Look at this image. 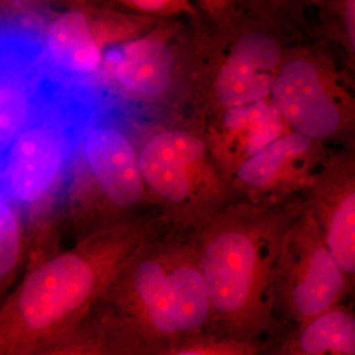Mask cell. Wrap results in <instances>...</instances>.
<instances>
[{
  "mask_svg": "<svg viewBox=\"0 0 355 355\" xmlns=\"http://www.w3.org/2000/svg\"><path fill=\"white\" fill-rule=\"evenodd\" d=\"M258 355H293L284 343L282 331L268 336L261 342Z\"/></svg>",
  "mask_w": 355,
  "mask_h": 355,
  "instance_id": "obj_19",
  "label": "cell"
},
{
  "mask_svg": "<svg viewBox=\"0 0 355 355\" xmlns=\"http://www.w3.org/2000/svg\"><path fill=\"white\" fill-rule=\"evenodd\" d=\"M64 189V228L74 241L140 220L137 210L150 203L128 137L99 125L84 133Z\"/></svg>",
  "mask_w": 355,
  "mask_h": 355,
  "instance_id": "obj_4",
  "label": "cell"
},
{
  "mask_svg": "<svg viewBox=\"0 0 355 355\" xmlns=\"http://www.w3.org/2000/svg\"><path fill=\"white\" fill-rule=\"evenodd\" d=\"M44 49L51 62L69 73L90 74L102 62V49L83 11H67L53 20L44 36Z\"/></svg>",
  "mask_w": 355,
  "mask_h": 355,
  "instance_id": "obj_11",
  "label": "cell"
},
{
  "mask_svg": "<svg viewBox=\"0 0 355 355\" xmlns=\"http://www.w3.org/2000/svg\"><path fill=\"white\" fill-rule=\"evenodd\" d=\"M137 20L139 18L123 17V15L106 16L97 20L89 18L94 38L101 49L106 44L137 39L135 35L139 32Z\"/></svg>",
  "mask_w": 355,
  "mask_h": 355,
  "instance_id": "obj_17",
  "label": "cell"
},
{
  "mask_svg": "<svg viewBox=\"0 0 355 355\" xmlns=\"http://www.w3.org/2000/svg\"><path fill=\"white\" fill-rule=\"evenodd\" d=\"M140 173L163 227L191 232L234 202L202 133L169 128L139 149Z\"/></svg>",
  "mask_w": 355,
  "mask_h": 355,
  "instance_id": "obj_5",
  "label": "cell"
},
{
  "mask_svg": "<svg viewBox=\"0 0 355 355\" xmlns=\"http://www.w3.org/2000/svg\"><path fill=\"white\" fill-rule=\"evenodd\" d=\"M27 229L17 205L7 196L0 200V295L11 291L27 259Z\"/></svg>",
  "mask_w": 355,
  "mask_h": 355,
  "instance_id": "obj_13",
  "label": "cell"
},
{
  "mask_svg": "<svg viewBox=\"0 0 355 355\" xmlns=\"http://www.w3.org/2000/svg\"><path fill=\"white\" fill-rule=\"evenodd\" d=\"M31 355H156L123 320L98 303L78 326Z\"/></svg>",
  "mask_w": 355,
  "mask_h": 355,
  "instance_id": "obj_9",
  "label": "cell"
},
{
  "mask_svg": "<svg viewBox=\"0 0 355 355\" xmlns=\"http://www.w3.org/2000/svg\"><path fill=\"white\" fill-rule=\"evenodd\" d=\"M352 297L349 280L305 207L287 229L277 257L272 287L275 326L298 328Z\"/></svg>",
  "mask_w": 355,
  "mask_h": 355,
  "instance_id": "obj_7",
  "label": "cell"
},
{
  "mask_svg": "<svg viewBox=\"0 0 355 355\" xmlns=\"http://www.w3.org/2000/svg\"><path fill=\"white\" fill-rule=\"evenodd\" d=\"M319 6L323 40L342 49V69L355 88V0L323 1Z\"/></svg>",
  "mask_w": 355,
  "mask_h": 355,
  "instance_id": "obj_14",
  "label": "cell"
},
{
  "mask_svg": "<svg viewBox=\"0 0 355 355\" xmlns=\"http://www.w3.org/2000/svg\"><path fill=\"white\" fill-rule=\"evenodd\" d=\"M112 72L123 90L140 98H159L172 87L176 58L162 37H139L123 44Z\"/></svg>",
  "mask_w": 355,
  "mask_h": 355,
  "instance_id": "obj_10",
  "label": "cell"
},
{
  "mask_svg": "<svg viewBox=\"0 0 355 355\" xmlns=\"http://www.w3.org/2000/svg\"><path fill=\"white\" fill-rule=\"evenodd\" d=\"M282 336L293 355H355V305L336 306Z\"/></svg>",
  "mask_w": 355,
  "mask_h": 355,
  "instance_id": "obj_12",
  "label": "cell"
},
{
  "mask_svg": "<svg viewBox=\"0 0 355 355\" xmlns=\"http://www.w3.org/2000/svg\"><path fill=\"white\" fill-rule=\"evenodd\" d=\"M304 211L302 196L272 205L232 202L189 233L217 333L261 343L280 331L272 319L273 275L287 229Z\"/></svg>",
  "mask_w": 355,
  "mask_h": 355,
  "instance_id": "obj_1",
  "label": "cell"
},
{
  "mask_svg": "<svg viewBox=\"0 0 355 355\" xmlns=\"http://www.w3.org/2000/svg\"><path fill=\"white\" fill-rule=\"evenodd\" d=\"M121 6L130 10L155 16H169L179 13L195 15V9L191 4L182 0H125Z\"/></svg>",
  "mask_w": 355,
  "mask_h": 355,
  "instance_id": "obj_18",
  "label": "cell"
},
{
  "mask_svg": "<svg viewBox=\"0 0 355 355\" xmlns=\"http://www.w3.org/2000/svg\"><path fill=\"white\" fill-rule=\"evenodd\" d=\"M19 83L2 80L0 92V130L2 150L11 146L28 120L29 97Z\"/></svg>",
  "mask_w": 355,
  "mask_h": 355,
  "instance_id": "obj_16",
  "label": "cell"
},
{
  "mask_svg": "<svg viewBox=\"0 0 355 355\" xmlns=\"http://www.w3.org/2000/svg\"><path fill=\"white\" fill-rule=\"evenodd\" d=\"M272 98L293 132L329 148L355 150V88L324 40L304 39L289 50Z\"/></svg>",
  "mask_w": 355,
  "mask_h": 355,
  "instance_id": "obj_6",
  "label": "cell"
},
{
  "mask_svg": "<svg viewBox=\"0 0 355 355\" xmlns=\"http://www.w3.org/2000/svg\"><path fill=\"white\" fill-rule=\"evenodd\" d=\"M302 197L355 304V150L331 148Z\"/></svg>",
  "mask_w": 355,
  "mask_h": 355,
  "instance_id": "obj_8",
  "label": "cell"
},
{
  "mask_svg": "<svg viewBox=\"0 0 355 355\" xmlns=\"http://www.w3.org/2000/svg\"><path fill=\"white\" fill-rule=\"evenodd\" d=\"M189 233L161 228L148 236L121 266L99 302L156 355L184 338L217 333Z\"/></svg>",
  "mask_w": 355,
  "mask_h": 355,
  "instance_id": "obj_3",
  "label": "cell"
},
{
  "mask_svg": "<svg viewBox=\"0 0 355 355\" xmlns=\"http://www.w3.org/2000/svg\"><path fill=\"white\" fill-rule=\"evenodd\" d=\"M162 228L140 220L96 233L27 268L0 307V355H31L78 326L128 257Z\"/></svg>",
  "mask_w": 355,
  "mask_h": 355,
  "instance_id": "obj_2",
  "label": "cell"
},
{
  "mask_svg": "<svg viewBox=\"0 0 355 355\" xmlns=\"http://www.w3.org/2000/svg\"><path fill=\"white\" fill-rule=\"evenodd\" d=\"M261 345L209 333L179 340L159 355H258Z\"/></svg>",
  "mask_w": 355,
  "mask_h": 355,
  "instance_id": "obj_15",
  "label": "cell"
}]
</instances>
